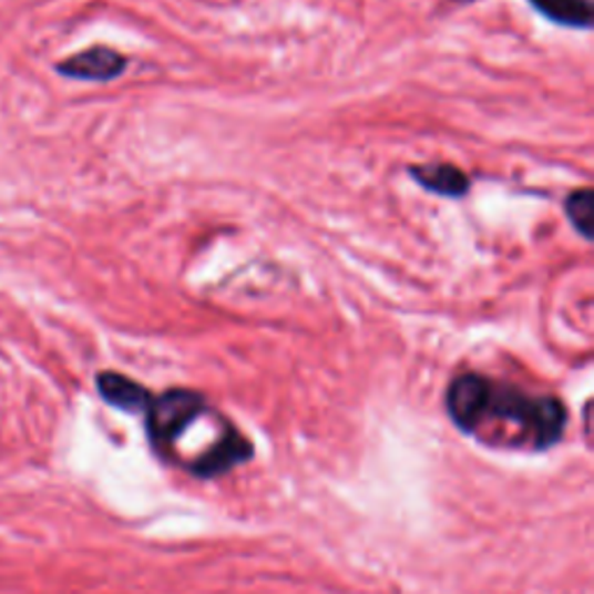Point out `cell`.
<instances>
[{
  "mask_svg": "<svg viewBox=\"0 0 594 594\" xmlns=\"http://www.w3.org/2000/svg\"><path fill=\"white\" fill-rule=\"evenodd\" d=\"M411 177L426 186L432 193L449 195V197H462L469 191V177L462 170H458L451 163H430V165H413L409 167Z\"/></svg>",
  "mask_w": 594,
  "mask_h": 594,
  "instance_id": "8992f818",
  "label": "cell"
},
{
  "mask_svg": "<svg viewBox=\"0 0 594 594\" xmlns=\"http://www.w3.org/2000/svg\"><path fill=\"white\" fill-rule=\"evenodd\" d=\"M57 70L70 80L112 82L123 70H126V59L110 47H93V49H86V52H80L61 61Z\"/></svg>",
  "mask_w": 594,
  "mask_h": 594,
  "instance_id": "277c9868",
  "label": "cell"
},
{
  "mask_svg": "<svg viewBox=\"0 0 594 594\" xmlns=\"http://www.w3.org/2000/svg\"><path fill=\"white\" fill-rule=\"evenodd\" d=\"M95 383H98L101 398L121 411L144 413L148 402H152L154 398V395L148 392L142 383L119 375V371H103V375H98Z\"/></svg>",
  "mask_w": 594,
  "mask_h": 594,
  "instance_id": "5b68a950",
  "label": "cell"
},
{
  "mask_svg": "<svg viewBox=\"0 0 594 594\" xmlns=\"http://www.w3.org/2000/svg\"><path fill=\"white\" fill-rule=\"evenodd\" d=\"M252 458L254 443L228 423L207 445V451L201 458H195L186 469L197 479H216L221 474H228L233 467L249 462Z\"/></svg>",
  "mask_w": 594,
  "mask_h": 594,
  "instance_id": "3957f363",
  "label": "cell"
},
{
  "mask_svg": "<svg viewBox=\"0 0 594 594\" xmlns=\"http://www.w3.org/2000/svg\"><path fill=\"white\" fill-rule=\"evenodd\" d=\"M445 411L453 423L481 441L513 449L546 451L566 428V409L551 395H530L511 383L467 371L445 390Z\"/></svg>",
  "mask_w": 594,
  "mask_h": 594,
  "instance_id": "6da1fadb",
  "label": "cell"
},
{
  "mask_svg": "<svg viewBox=\"0 0 594 594\" xmlns=\"http://www.w3.org/2000/svg\"><path fill=\"white\" fill-rule=\"evenodd\" d=\"M534 10L546 19L562 23L569 29H590L592 27V6L590 0H530Z\"/></svg>",
  "mask_w": 594,
  "mask_h": 594,
  "instance_id": "52a82bcc",
  "label": "cell"
},
{
  "mask_svg": "<svg viewBox=\"0 0 594 594\" xmlns=\"http://www.w3.org/2000/svg\"><path fill=\"white\" fill-rule=\"evenodd\" d=\"M566 216L572 221L576 233H581L585 239L592 237V218H594V195L590 188L574 191L566 197Z\"/></svg>",
  "mask_w": 594,
  "mask_h": 594,
  "instance_id": "ba28073f",
  "label": "cell"
},
{
  "mask_svg": "<svg viewBox=\"0 0 594 594\" xmlns=\"http://www.w3.org/2000/svg\"><path fill=\"white\" fill-rule=\"evenodd\" d=\"M209 407L201 392L186 388H172L158 398H152L146 416V437L152 441V449L165 458L175 460L182 439L186 432L207 416Z\"/></svg>",
  "mask_w": 594,
  "mask_h": 594,
  "instance_id": "7a4b0ae2",
  "label": "cell"
}]
</instances>
